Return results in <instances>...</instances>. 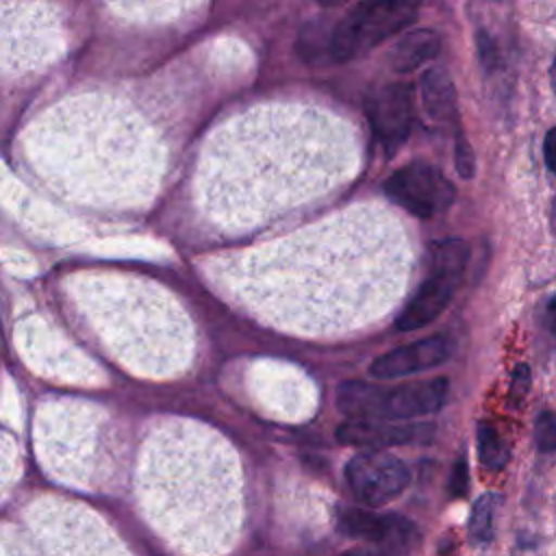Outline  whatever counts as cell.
Listing matches in <instances>:
<instances>
[{
  "label": "cell",
  "instance_id": "6da1fadb",
  "mask_svg": "<svg viewBox=\"0 0 556 556\" xmlns=\"http://www.w3.org/2000/svg\"><path fill=\"white\" fill-rule=\"evenodd\" d=\"M445 397V378L404 382L397 387L348 380L337 387V408L354 421H408L437 413Z\"/></svg>",
  "mask_w": 556,
  "mask_h": 556
},
{
  "label": "cell",
  "instance_id": "7a4b0ae2",
  "mask_svg": "<svg viewBox=\"0 0 556 556\" xmlns=\"http://www.w3.org/2000/svg\"><path fill=\"white\" fill-rule=\"evenodd\" d=\"M419 4L376 0L352 7L330 30V63H343L376 48L417 17Z\"/></svg>",
  "mask_w": 556,
  "mask_h": 556
},
{
  "label": "cell",
  "instance_id": "3957f363",
  "mask_svg": "<svg viewBox=\"0 0 556 556\" xmlns=\"http://www.w3.org/2000/svg\"><path fill=\"white\" fill-rule=\"evenodd\" d=\"M469 261V248L460 239L437 241L430 250V269L417 293L400 313L395 328L400 332H413L432 324L445 306L452 302L465 267Z\"/></svg>",
  "mask_w": 556,
  "mask_h": 556
},
{
  "label": "cell",
  "instance_id": "277c9868",
  "mask_svg": "<svg viewBox=\"0 0 556 556\" xmlns=\"http://www.w3.org/2000/svg\"><path fill=\"white\" fill-rule=\"evenodd\" d=\"M389 200L410 215L428 219L443 213L454 202V185L430 163L413 161L395 169L382 185Z\"/></svg>",
  "mask_w": 556,
  "mask_h": 556
},
{
  "label": "cell",
  "instance_id": "5b68a950",
  "mask_svg": "<svg viewBox=\"0 0 556 556\" xmlns=\"http://www.w3.org/2000/svg\"><path fill=\"white\" fill-rule=\"evenodd\" d=\"M408 467L382 450L354 454L345 465V482L352 495L371 508L384 506L408 486Z\"/></svg>",
  "mask_w": 556,
  "mask_h": 556
},
{
  "label": "cell",
  "instance_id": "8992f818",
  "mask_svg": "<svg viewBox=\"0 0 556 556\" xmlns=\"http://www.w3.org/2000/svg\"><path fill=\"white\" fill-rule=\"evenodd\" d=\"M371 128L391 156L408 139L413 126V89L404 83H389L380 87L367 104Z\"/></svg>",
  "mask_w": 556,
  "mask_h": 556
},
{
  "label": "cell",
  "instance_id": "52a82bcc",
  "mask_svg": "<svg viewBox=\"0 0 556 556\" xmlns=\"http://www.w3.org/2000/svg\"><path fill=\"white\" fill-rule=\"evenodd\" d=\"M337 526L345 536L384 545L389 552L408 549L417 536L415 526L400 515H376L363 508H341Z\"/></svg>",
  "mask_w": 556,
  "mask_h": 556
},
{
  "label": "cell",
  "instance_id": "ba28073f",
  "mask_svg": "<svg viewBox=\"0 0 556 556\" xmlns=\"http://www.w3.org/2000/svg\"><path fill=\"white\" fill-rule=\"evenodd\" d=\"M452 354V341L443 334L426 337L400 348H393L369 365V376L378 380L404 378L410 374H419L445 363Z\"/></svg>",
  "mask_w": 556,
  "mask_h": 556
},
{
  "label": "cell",
  "instance_id": "9c48e42d",
  "mask_svg": "<svg viewBox=\"0 0 556 556\" xmlns=\"http://www.w3.org/2000/svg\"><path fill=\"white\" fill-rule=\"evenodd\" d=\"M434 434V426L428 421H345L337 428V439L343 445H356L365 450H382L389 445L426 443Z\"/></svg>",
  "mask_w": 556,
  "mask_h": 556
},
{
  "label": "cell",
  "instance_id": "30bf717a",
  "mask_svg": "<svg viewBox=\"0 0 556 556\" xmlns=\"http://www.w3.org/2000/svg\"><path fill=\"white\" fill-rule=\"evenodd\" d=\"M419 96L424 111L437 124H454L458 119L456 89L450 74L441 67H430L419 78Z\"/></svg>",
  "mask_w": 556,
  "mask_h": 556
},
{
  "label": "cell",
  "instance_id": "8fae6325",
  "mask_svg": "<svg viewBox=\"0 0 556 556\" xmlns=\"http://www.w3.org/2000/svg\"><path fill=\"white\" fill-rule=\"evenodd\" d=\"M441 50V37L430 28H413L404 33L389 50V65L395 72H413L432 61Z\"/></svg>",
  "mask_w": 556,
  "mask_h": 556
},
{
  "label": "cell",
  "instance_id": "7c38bea8",
  "mask_svg": "<svg viewBox=\"0 0 556 556\" xmlns=\"http://www.w3.org/2000/svg\"><path fill=\"white\" fill-rule=\"evenodd\" d=\"M476 443H478V458L486 469L497 471V469L506 467V463L510 458L508 443L502 439V434L489 421L478 424Z\"/></svg>",
  "mask_w": 556,
  "mask_h": 556
},
{
  "label": "cell",
  "instance_id": "4fadbf2b",
  "mask_svg": "<svg viewBox=\"0 0 556 556\" xmlns=\"http://www.w3.org/2000/svg\"><path fill=\"white\" fill-rule=\"evenodd\" d=\"M500 497L495 493H484L476 500L469 517V536L473 543H489L493 539V519Z\"/></svg>",
  "mask_w": 556,
  "mask_h": 556
},
{
  "label": "cell",
  "instance_id": "5bb4252c",
  "mask_svg": "<svg viewBox=\"0 0 556 556\" xmlns=\"http://www.w3.org/2000/svg\"><path fill=\"white\" fill-rule=\"evenodd\" d=\"M534 441L541 452H556V415L543 410L534 421Z\"/></svg>",
  "mask_w": 556,
  "mask_h": 556
},
{
  "label": "cell",
  "instance_id": "9a60e30c",
  "mask_svg": "<svg viewBox=\"0 0 556 556\" xmlns=\"http://www.w3.org/2000/svg\"><path fill=\"white\" fill-rule=\"evenodd\" d=\"M454 165H456V172L460 174V178H471L476 172L473 150L463 135H458L456 143H454Z\"/></svg>",
  "mask_w": 556,
  "mask_h": 556
},
{
  "label": "cell",
  "instance_id": "2e32d148",
  "mask_svg": "<svg viewBox=\"0 0 556 556\" xmlns=\"http://www.w3.org/2000/svg\"><path fill=\"white\" fill-rule=\"evenodd\" d=\"M467 486H469V469H467L465 458L460 456V458L454 463V467H452L447 489H450V493H452L454 497H463V495L467 493Z\"/></svg>",
  "mask_w": 556,
  "mask_h": 556
},
{
  "label": "cell",
  "instance_id": "e0dca14e",
  "mask_svg": "<svg viewBox=\"0 0 556 556\" xmlns=\"http://www.w3.org/2000/svg\"><path fill=\"white\" fill-rule=\"evenodd\" d=\"M476 41H478V56H480V63H482L486 70H493V67L500 63V54H497L495 41H493L484 30L478 33Z\"/></svg>",
  "mask_w": 556,
  "mask_h": 556
},
{
  "label": "cell",
  "instance_id": "ac0fdd59",
  "mask_svg": "<svg viewBox=\"0 0 556 556\" xmlns=\"http://www.w3.org/2000/svg\"><path fill=\"white\" fill-rule=\"evenodd\" d=\"M528 389H530V369H528V365H517L515 367V371H513V384H510V397L515 400V402H521L523 400V395L528 393Z\"/></svg>",
  "mask_w": 556,
  "mask_h": 556
},
{
  "label": "cell",
  "instance_id": "d6986e66",
  "mask_svg": "<svg viewBox=\"0 0 556 556\" xmlns=\"http://www.w3.org/2000/svg\"><path fill=\"white\" fill-rule=\"evenodd\" d=\"M543 156H545V165L552 174H556V126L547 130L545 141H543Z\"/></svg>",
  "mask_w": 556,
  "mask_h": 556
},
{
  "label": "cell",
  "instance_id": "ffe728a7",
  "mask_svg": "<svg viewBox=\"0 0 556 556\" xmlns=\"http://www.w3.org/2000/svg\"><path fill=\"white\" fill-rule=\"evenodd\" d=\"M541 324L543 328L556 337V295H552L545 306H543V313H541Z\"/></svg>",
  "mask_w": 556,
  "mask_h": 556
},
{
  "label": "cell",
  "instance_id": "44dd1931",
  "mask_svg": "<svg viewBox=\"0 0 556 556\" xmlns=\"http://www.w3.org/2000/svg\"><path fill=\"white\" fill-rule=\"evenodd\" d=\"M341 556H387V554L384 552H376V549H367V547H358V549L345 552Z\"/></svg>",
  "mask_w": 556,
  "mask_h": 556
},
{
  "label": "cell",
  "instance_id": "7402d4cb",
  "mask_svg": "<svg viewBox=\"0 0 556 556\" xmlns=\"http://www.w3.org/2000/svg\"><path fill=\"white\" fill-rule=\"evenodd\" d=\"M549 222H552V230H554V235H556V198H554L552 208H549Z\"/></svg>",
  "mask_w": 556,
  "mask_h": 556
},
{
  "label": "cell",
  "instance_id": "603a6c76",
  "mask_svg": "<svg viewBox=\"0 0 556 556\" xmlns=\"http://www.w3.org/2000/svg\"><path fill=\"white\" fill-rule=\"evenodd\" d=\"M549 80H552V87H554V93H556V59H554L552 70H549Z\"/></svg>",
  "mask_w": 556,
  "mask_h": 556
}]
</instances>
